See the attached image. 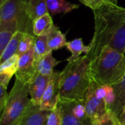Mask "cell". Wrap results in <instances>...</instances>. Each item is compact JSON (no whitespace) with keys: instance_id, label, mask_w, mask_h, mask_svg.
I'll return each mask as SVG.
<instances>
[{"instance_id":"6da1fadb","label":"cell","mask_w":125,"mask_h":125,"mask_svg":"<svg viewBox=\"0 0 125 125\" xmlns=\"http://www.w3.org/2000/svg\"><path fill=\"white\" fill-rule=\"evenodd\" d=\"M94 32L86 54L91 62L106 46L125 53V7L106 1L93 10Z\"/></svg>"},{"instance_id":"7a4b0ae2","label":"cell","mask_w":125,"mask_h":125,"mask_svg":"<svg viewBox=\"0 0 125 125\" xmlns=\"http://www.w3.org/2000/svg\"><path fill=\"white\" fill-rule=\"evenodd\" d=\"M91 59L85 54L79 59L67 62L61 72L60 100H83L91 83L89 67Z\"/></svg>"},{"instance_id":"3957f363","label":"cell","mask_w":125,"mask_h":125,"mask_svg":"<svg viewBox=\"0 0 125 125\" xmlns=\"http://www.w3.org/2000/svg\"><path fill=\"white\" fill-rule=\"evenodd\" d=\"M125 72V55L106 46L91 62L89 75L92 80L103 86H113Z\"/></svg>"},{"instance_id":"277c9868","label":"cell","mask_w":125,"mask_h":125,"mask_svg":"<svg viewBox=\"0 0 125 125\" xmlns=\"http://www.w3.org/2000/svg\"><path fill=\"white\" fill-rule=\"evenodd\" d=\"M29 83L15 78L14 85L9 92L6 105L1 112L0 125H18L31 102Z\"/></svg>"},{"instance_id":"5b68a950","label":"cell","mask_w":125,"mask_h":125,"mask_svg":"<svg viewBox=\"0 0 125 125\" xmlns=\"http://www.w3.org/2000/svg\"><path fill=\"white\" fill-rule=\"evenodd\" d=\"M16 21L18 31L33 34V26L24 10V0H6L0 4V25Z\"/></svg>"},{"instance_id":"8992f818","label":"cell","mask_w":125,"mask_h":125,"mask_svg":"<svg viewBox=\"0 0 125 125\" xmlns=\"http://www.w3.org/2000/svg\"><path fill=\"white\" fill-rule=\"evenodd\" d=\"M106 96L105 86L100 85L93 80L84 95L83 102L87 116L93 121L103 115L108 108L105 101Z\"/></svg>"},{"instance_id":"52a82bcc","label":"cell","mask_w":125,"mask_h":125,"mask_svg":"<svg viewBox=\"0 0 125 125\" xmlns=\"http://www.w3.org/2000/svg\"><path fill=\"white\" fill-rule=\"evenodd\" d=\"M61 72L55 71L51 76L48 85L42 96L40 108L42 110L51 111L56 109L60 100L59 85Z\"/></svg>"},{"instance_id":"ba28073f","label":"cell","mask_w":125,"mask_h":125,"mask_svg":"<svg viewBox=\"0 0 125 125\" xmlns=\"http://www.w3.org/2000/svg\"><path fill=\"white\" fill-rule=\"evenodd\" d=\"M49 113L31 100L18 125H46Z\"/></svg>"},{"instance_id":"9c48e42d","label":"cell","mask_w":125,"mask_h":125,"mask_svg":"<svg viewBox=\"0 0 125 125\" xmlns=\"http://www.w3.org/2000/svg\"><path fill=\"white\" fill-rule=\"evenodd\" d=\"M34 62V50L31 48L20 56L18 70L15 75V78H18L25 83H29L35 74Z\"/></svg>"},{"instance_id":"30bf717a","label":"cell","mask_w":125,"mask_h":125,"mask_svg":"<svg viewBox=\"0 0 125 125\" xmlns=\"http://www.w3.org/2000/svg\"><path fill=\"white\" fill-rule=\"evenodd\" d=\"M51 76L35 73L29 83V94L31 100L40 105L44 92L48 85Z\"/></svg>"},{"instance_id":"8fae6325","label":"cell","mask_w":125,"mask_h":125,"mask_svg":"<svg viewBox=\"0 0 125 125\" xmlns=\"http://www.w3.org/2000/svg\"><path fill=\"white\" fill-rule=\"evenodd\" d=\"M24 9L29 21H34L42 15L48 13L46 0H24Z\"/></svg>"},{"instance_id":"7c38bea8","label":"cell","mask_w":125,"mask_h":125,"mask_svg":"<svg viewBox=\"0 0 125 125\" xmlns=\"http://www.w3.org/2000/svg\"><path fill=\"white\" fill-rule=\"evenodd\" d=\"M111 86L115 93V101L109 110L119 116L125 104V72L120 80Z\"/></svg>"},{"instance_id":"4fadbf2b","label":"cell","mask_w":125,"mask_h":125,"mask_svg":"<svg viewBox=\"0 0 125 125\" xmlns=\"http://www.w3.org/2000/svg\"><path fill=\"white\" fill-rule=\"evenodd\" d=\"M57 108L59 109L62 120V125H92L91 122H83L79 120L75 116L71 111L70 102L67 100H59Z\"/></svg>"},{"instance_id":"5bb4252c","label":"cell","mask_w":125,"mask_h":125,"mask_svg":"<svg viewBox=\"0 0 125 125\" xmlns=\"http://www.w3.org/2000/svg\"><path fill=\"white\" fill-rule=\"evenodd\" d=\"M59 62V61L56 60L53 56L52 52L49 53L47 55L35 61V73H40L43 75L51 76L54 72L55 67Z\"/></svg>"},{"instance_id":"9a60e30c","label":"cell","mask_w":125,"mask_h":125,"mask_svg":"<svg viewBox=\"0 0 125 125\" xmlns=\"http://www.w3.org/2000/svg\"><path fill=\"white\" fill-rule=\"evenodd\" d=\"M46 2L48 12L53 16L57 14H66L79 8L78 4L67 0H46Z\"/></svg>"},{"instance_id":"2e32d148","label":"cell","mask_w":125,"mask_h":125,"mask_svg":"<svg viewBox=\"0 0 125 125\" xmlns=\"http://www.w3.org/2000/svg\"><path fill=\"white\" fill-rule=\"evenodd\" d=\"M54 24L50 13H46L37 18L33 23V34L35 37L47 35L53 29Z\"/></svg>"},{"instance_id":"e0dca14e","label":"cell","mask_w":125,"mask_h":125,"mask_svg":"<svg viewBox=\"0 0 125 125\" xmlns=\"http://www.w3.org/2000/svg\"><path fill=\"white\" fill-rule=\"evenodd\" d=\"M17 31H18V28L16 21L0 25V54L4 51Z\"/></svg>"},{"instance_id":"ac0fdd59","label":"cell","mask_w":125,"mask_h":125,"mask_svg":"<svg viewBox=\"0 0 125 125\" xmlns=\"http://www.w3.org/2000/svg\"><path fill=\"white\" fill-rule=\"evenodd\" d=\"M66 48L71 53V56L67 59V62L75 61L81 57V55L84 53L87 54L89 52V45H85L82 38H76L73 40L67 42Z\"/></svg>"},{"instance_id":"d6986e66","label":"cell","mask_w":125,"mask_h":125,"mask_svg":"<svg viewBox=\"0 0 125 125\" xmlns=\"http://www.w3.org/2000/svg\"><path fill=\"white\" fill-rule=\"evenodd\" d=\"M48 47L51 51L61 49L66 47L67 43L66 36L63 34L56 26H53L51 31L47 34Z\"/></svg>"},{"instance_id":"ffe728a7","label":"cell","mask_w":125,"mask_h":125,"mask_svg":"<svg viewBox=\"0 0 125 125\" xmlns=\"http://www.w3.org/2000/svg\"><path fill=\"white\" fill-rule=\"evenodd\" d=\"M25 33L21 31H17L4 51L0 54V64L8 59L9 58L12 57V56L17 54L18 47L20 45V42L24 36Z\"/></svg>"},{"instance_id":"44dd1931","label":"cell","mask_w":125,"mask_h":125,"mask_svg":"<svg viewBox=\"0 0 125 125\" xmlns=\"http://www.w3.org/2000/svg\"><path fill=\"white\" fill-rule=\"evenodd\" d=\"M33 50H34V56L35 61L47 55L48 53L53 52L50 50L48 47V36L42 35V36L36 37Z\"/></svg>"},{"instance_id":"7402d4cb","label":"cell","mask_w":125,"mask_h":125,"mask_svg":"<svg viewBox=\"0 0 125 125\" xmlns=\"http://www.w3.org/2000/svg\"><path fill=\"white\" fill-rule=\"evenodd\" d=\"M20 56L15 54L12 57L9 58L4 62L0 64V73L5 74L12 77L15 75L18 67V62H19Z\"/></svg>"},{"instance_id":"603a6c76","label":"cell","mask_w":125,"mask_h":125,"mask_svg":"<svg viewBox=\"0 0 125 125\" xmlns=\"http://www.w3.org/2000/svg\"><path fill=\"white\" fill-rule=\"evenodd\" d=\"M92 125H122L118 116H116L111 110H108L103 115L94 119Z\"/></svg>"},{"instance_id":"cb8c5ba5","label":"cell","mask_w":125,"mask_h":125,"mask_svg":"<svg viewBox=\"0 0 125 125\" xmlns=\"http://www.w3.org/2000/svg\"><path fill=\"white\" fill-rule=\"evenodd\" d=\"M35 38H36V37L34 34L25 33L24 36L23 37V38L20 42L17 54L21 56V55L26 53L29 50L33 48Z\"/></svg>"},{"instance_id":"d4e9b609","label":"cell","mask_w":125,"mask_h":125,"mask_svg":"<svg viewBox=\"0 0 125 125\" xmlns=\"http://www.w3.org/2000/svg\"><path fill=\"white\" fill-rule=\"evenodd\" d=\"M46 125H62V116L57 108L50 111Z\"/></svg>"},{"instance_id":"484cf974","label":"cell","mask_w":125,"mask_h":125,"mask_svg":"<svg viewBox=\"0 0 125 125\" xmlns=\"http://www.w3.org/2000/svg\"><path fill=\"white\" fill-rule=\"evenodd\" d=\"M83 4L91 8L92 10H97L100 7L105 0H79Z\"/></svg>"},{"instance_id":"4316f807","label":"cell","mask_w":125,"mask_h":125,"mask_svg":"<svg viewBox=\"0 0 125 125\" xmlns=\"http://www.w3.org/2000/svg\"><path fill=\"white\" fill-rule=\"evenodd\" d=\"M6 87L0 85V111L1 112L6 105L7 100L9 97V93L7 91Z\"/></svg>"},{"instance_id":"83f0119b","label":"cell","mask_w":125,"mask_h":125,"mask_svg":"<svg viewBox=\"0 0 125 125\" xmlns=\"http://www.w3.org/2000/svg\"><path fill=\"white\" fill-rule=\"evenodd\" d=\"M119 121L120 122V124L122 125H125V104L120 113V114L118 116Z\"/></svg>"},{"instance_id":"f1b7e54d","label":"cell","mask_w":125,"mask_h":125,"mask_svg":"<svg viewBox=\"0 0 125 125\" xmlns=\"http://www.w3.org/2000/svg\"><path fill=\"white\" fill-rule=\"evenodd\" d=\"M106 1H111L112 3H114V4H116L118 3V0H106Z\"/></svg>"},{"instance_id":"f546056e","label":"cell","mask_w":125,"mask_h":125,"mask_svg":"<svg viewBox=\"0 0 125 125\" xmlns=\"http://www.w3.org/2000/svg\"><path fill=\"white\" fill-rule=\"evenodd\" d=\"M6 0H0V4H3L4 1H5Z\"/></svg>"}]
</instances>
